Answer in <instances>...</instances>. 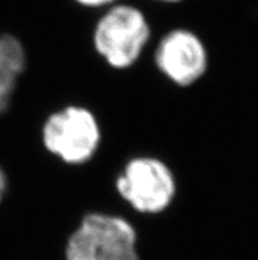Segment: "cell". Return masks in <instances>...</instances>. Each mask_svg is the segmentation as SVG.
I'll list each match as a JSON object with an SVG mask.
<instances>
[{
  "mask_svg": "<svg viewBox=\"0 0 258 260\" xmlns=\"http://www.w3.org/2000/svg\"><path fill=\"white\" fill-rule=\"evenodd\" d=\"M151 39L152 25L146 13L123 0L100 11L91 30L92 48L115 70L132 68Z\"/></svg>",
  "mask_w": 258,
  "mask_h": 260,
  "instance_id": "cell-1",
  "label": "cell"
},
{
  "mask_svg": "<svg viewBox=\"0 0 258 260\" xmlns=\"http://www.w3.org/2000/svg\"><path fill=\"white\" fill-rule=\"evenodd\" d=\"M65 260H141L138 234L123 215L91 211L67 237Z\"/></svg>",
  "mask_w": 258,
  "mask_h": 260,
  "instance_id": "cell-2",
  "label": "cell"
},
{
  "mask_svg": "<svg viewBox=\"0 0 258 260\" xmlns=\"http://www.w3.org/2000/svg\"><path fill=\"white\" fill-rule=\"evenodd\" d=\"M101 127L86 106L69 105L46 116L41 142L48 153L66 165L78 167L95 157L101 143Z\"/></svg>",
  "mask_w": 258,
  "mask_h": 260,
  "instance_id": "cell-3",
  "label": "cell"
},
{
  "mask_svg": "<svg viewBox=\"0 0 258 260\" xmlns=\"http://www.w3.org/2000/svg\"><path fill=\"white\" fill-rule=\"evenodd\" d=\"M115 189L134 211L158 215L173 205L178 184L173 169L162 158L140 155L125 162L115 180Z\"/></svg>",
  "mask_w": 258,
  "mask_h": 260,
  "instance_id": "cell-4",
  "label": "cell"
},
{
  "mask_svg": "<svg viewBox=\"0 0 258 260\" xmlns=\"http://www.w3.org/2000/svg\"><path fill=\"white\" fill-rule=\"evenodd\" d=\"M158 72L179 87L195 85L208 70V50L202 37L186 26H175L158 40L153 54Z\"/></svg>",
  "mask_w": 258,
  "mask_h": 260,
  "instance_id": "cell-5",
  "label": "cell"
},
{
  "mask_svg": "<svg viewBox=\"0 0 258 260\" xmlns=\"http://www.w3.org/2000/svg\"><path fill=\"white\" fill-rule=\"evenodd\" d=\"M28 68V50L12 30L0 32V115H6L19 94Z\"/></svg>",
  "mask_w": 258,
  "mask_h": 260,
  "instance_id": "cell-6",
  "label": "cell"
},
{
  "mask_svg": "<svg viewBox=\"0 0 258 260\" xmlns=\"http://www.w3.org/2000/svg\"><path fill=\"white\" fill-rule=\"evenodd\" d=\"M81 8H86V10H96L103 11L107 7L112 6L115 3H119L121 0H72Z\"/></svg>",
  "mask_w": 258,
  "mask_h": 260,
  "instance_id": "cell-7",
  "label": "cell"
},
{
  "mask_svg": "<svg viewBox=\"0 0 258 260\" xmlns=\"http://www.w3.org/2000/svg\"><path fill=\"white\" fill-rule=\"evenodd\" d=\"M8 190H10V176L6 169L0 165V205L6 200Z\"/></svg>",
  "mask_w": 258,
  "mask_h": 260,
  "instance_id": "cell-8",
  "label": "cell"
},
{
  "mask_svg": "<svg viewBox=\"0 0 258 260\" xmlns=\"http://www.w3.org/2000/svg\"><path fill=\"white\" fill-rule=\"evenodd\" d=\"M152 2L158 4H165V6H174V4L182 3L183 0H152Z\"/></svg>",
  "mask_w": 258,
  "mask_h": 260,
  "instance_id": "cell-9",
  "label": "cell"
}]
</instances>
